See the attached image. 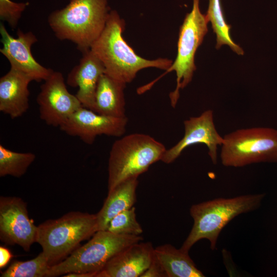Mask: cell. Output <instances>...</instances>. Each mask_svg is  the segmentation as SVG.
<instances>
[{"label":"cell","instance_id":"obj_21","mask_svg":"<svg viewBox=\"0 0 277 277\" xmlns=\"http://www.w3.org/2000/svg\"><path fill=\"white\" fill-rule=\"evenodd\" d=\"M36 155L32 152H18L0 144V176L7 175L20 177L27 172L35 161Z\"/></svg>","mask_w":277,"mask_h":277},{"label":"cell","instance_id":"obj_5","mask_svg":"<svg viewBox=\"0 0 277 277\" xmlns=\"http://www.w3.org/2000/svg\"><path fill=\"white\" fill-rule=\"evenodd\" d=\"M166 150L162 143L145 134H129L115 141L108 159V191L147 171L161 160Z\"/></svg>","mask_w":277,"mask_h":277},{"label":"cell","instance_id":"obj_11","mask_svg":"<svg viewBox=\"0 0 277 277\" xmlns=\"http://www.w3.org/2000/svg\"><path fill=\"white\" fill-rule=\"evenodd\" d=\"M0 34L2 44L0 52L8 60L10 68L24 73L37 82L44 81L50 75L53 70L43 66L33 56L31 47L37 38L32 32H24L18 29L15 38L1 23Z\"/></svg>","mask_w":277,"mask_h":277},{"label":"cell","instance_id":"obj_24","mask_svg":"<svg viewBox=\"0 0 277 277\" xmlns=\"http://www.w3.org/2000/svg\"><path fill=\"white\" fill-rule=\"evenodd\" d=\"M29 2L17 3L11 0H0V19L15 29Z\"/></svg>","mask_w":277,"mask_h":277},{"label":"cell","instance_id":"obj_17","mask_svg":"<svg viewBox=\"0 0 277 277\" xmlns=\"http://www.w3.org/2000/svg\"><path fill=\"white\" fill-rule=\"evenodd\" d=\"M137 179L138 177L128 179L108 191L102 207L96 214L98 231L106 230L112 218L133 206L136 202Z\"/></svg>","mask_w":277,"mask_h":277},{"label":"cell","instance_id":"obj_25","mask_svg":"<svg viewBox=\"0 0 277 277\" xmlns=\"http://www.w3.org/2000/svg\"><path fill=\"white\" fill-rule=\"evenodd\" d=\"M141 277H167L154 252L149 266Z\"/></svg>","mask_w":277,"mask_h":277},{"label":"cell","instance_id":"obj_4","mask_svg":"<svg viewBox=\"0 0 277 277\" xmlns=\"http://www.w3.org/2000/svg\"><path fill=\"white\" fill-rule=\"evenodd\" d=\"M98 231L96 214L71 211L37 226L36 242L51 266L66 259Z\"/></svg>","mask_w":277,"mask_h":277},{"label":"cell","instance_id":"obj_16","mask_svg":"<svg viewBox=\"0 0 277 277\" xmlns=\"http://www.w3.org/2000/svg\"><path fill=\"white\" fill-rule=\"evenodd\" d=\"M33 80L19 71L10 68L0 78V111L15 119L29 107V85Z\"/></svg>","mask_w":277,"mask_h":277},{"label":"cell","instance_id":"obj_18","mask_svg":"<svg viewBox=\"0 0 277 277\" xmlns=\"http://www.w3.org/2000/svg\"><path fill=\"white\" fill-rule=\"evenodd\" d=\"M126 84L105 73L98 81L93 111L116 117H126L124 89Z\"/></svg>","mask_w":277,"mask_h":277},{"label":"cell","instance_id":"obj_3","mask_svg":"<svg viewBox=\"0 0 277 277\" xmlns=\"http://www.w3.org/2000/svg\"><path fill=\"white\" fill-rule=\"evenodd\" d=\"M264 196L261 193L220 197L192 205L190 214L193 224L181 248L189 252L197 242L207 239L214 250L223 229L239 215L257 209Z\"/></svg>","mask_w":277,"mask_h":277},{"label":"cell","instance_id":"obj_23","mask_svg":"<svg viewBox=\"0 0 277 277\" xmlns=\"http://www.w3.org/2000/svg\"><path fill=\"white\" fill-rule=\"evenodd\" d=\"M106 230L116 234L140 235L143 230L136 220L135 207L116 215L110 221Z\"/></svg>","mask_w":277,"mask_h":277},{"label":"cell","instance_id":"obj_14","mask_svg":"<svg viewBox=\"0 0 277 277\" xmlns=\"http://www.w3.org/2000/svg\"><path fill=\"white\" fill-rule=\"evenodd\" d=\"M154 249L150 242L132 244L115 254L96 277H141L151 262Z\"/></svg>","mask_w":277,"mask_h":277},{"label":"cell","instance_id":"obj_8","mask_svg":"<svg viewBox=\"0 0 277 277\" xmlns=\"http://www.w3.org/2000/svg\"><path fill=\"white\" fill-rule=\"evenodd\" d=\"M220 159L226 167H241L261 162H277V130L252 127L223 136Z\"/></svg>","mask_w":277,"mask_h":277},{"label":"cell","instance_id":"obj_1","mask_svg":"<svg viewBox=\"0 0 277 277\" xmlns=\"http://www.w3.org/2000/svg\"><path fill=\"white\" fill-rule=\"evenodd\" d=\"M125 22L117 11L111 10L106 26L90 50L103 64L105 73L127 84L137 72L153 67L167 70L173 61L166 58L150 60L137 54L123 37Z\"/></svg>","mask_w":277,"mask_h":277},{"label":"cell","instance_id":"obj_26","mask_svg":"<svg viewBox=\"0 0 277 277\" xmlns=\"http://www.w3.org/2000/svg\"><path fill=\"white\" fill-rule=\"evenodd\" d=\"M12 254L10 251L6 247H0V268L5 267L9 262Z\"/></svg>","mask_w":277,"mask_h":277},{"label":"cell","instance_id":"obj_20","mask_svg":"<svg viewBox=\"0 0 277 277\" xmlns=\"http://www.w3.org/2000/svg\"><path fill=\"white\" fill-rule=\"evenodd\" d=\"M206 15L208 21L211 23L213 32L216 36V48L218 49L222 45H227L238 55H243L242 48L235 44L231 37V26L226 22L221 0H209Z\"/></svg>","mask_w":277,"mask_h":277},{"label":"cell","instance_id":"obj_2","mask_svg":"<svg viewBox=\"0 0 277 277\" xmlns=\"http://www.w3.org/2000/svg\"><path fill=\"white\" fill-rule=\"evenodd\" d=\"M110 11L109 0H70L53 11L48 22L58 39L72 42L83 53L102 33Z\"/></svg>","mask_w":277,"mask_h":277},{"label":"cell","instance_id":"obj_19","mask_svg":"<svg viewBox=\"0 0 277 277\" xmlns=\"http://www.w3.org/2000/svg\"><path fill=\"white\" fill-rule=\"evenodd\" d=\"M154 252L167 277H204L188 251L166 244L155 247Z\"/></svg>","mask_w":277,"mask_h":277},{"label":"cell","instance_id":"obj_12","mask_svg":"<svg viewBox=\"0 0 277 277\" xmlns=\"http://www.w3.org/2000/svg\"><path fill=\"white\" fill-rule=\"evenodd\" d=\"M127 117H116L97 113L84 107L75 112L60 128L68 135L92 144L97 136L120 137L126 131Z\"/></svg>","mask_w":277,"mask_h":277},{"label":"cell","instance_id":"obj_7","mask_svg":"<svg viewBox=\"0 0 277 277\" xmlns=\"http://www.w3.org/2000/svg\"><path fill=\"white\" fill-rule=\"evenodd\" d=\"M200 0H192V8L186 14L180 28L177 42V52L175 61L165 73L147 85L137 89L138 93L147 90L163 76L175 71L176 75V86L169 94L171 105L175 107L180 97V90L184 89L192 81L196 67L194 56L199 47L202 44L208 32L209 22L206 15L202 13L200 9Z\"/></svg>","mask_w":277,"mask_h":277},{"label":"cell","instance_id":"obj_6","mask_svg":"<svg viewBox=\"0 0 277 277\" xmlns=\"http://www.w3.org/2000/svg\"><path fill=\"white\" fill-rule=\"evenodd\" d=\"M142 240L141 235L97 231L87 243L78 247L61 262L51 266L46 277L70 273H87L90 277H96L97 272L115 254L129 245Z\"/></svg>","mask_w":277,"mask_h":277},{"label":"cell","instance_id":"obj_15","mask_svg":"<svg viewBox=\"0 0 277 277\" xmlns=\"http://www.w3.org/2000/svg\"><path fill=\"white\" fill-rule=\"evenodd\" d=\"M82 54L78 64L68 74L66 83L71 87L78 88L75 95L82 105L93 111L97 84L105 69L102 62L90 49Z\"/></svg>","mask_w":277,"mask_h":277},{"label":"cell","instance_id":"obj_22","mask_svg":"<svg viewBox=\"0 0 277 277\" xmlns=\"http://www.w3.org/2000/svg\"><path fill=\"white\" fill-rule=\"evenodd\" d=\"M51 265L42 251L26 261H15L3 272L1 277H46Z\"/></svg>","mask_w":277,"mask_h":277},{"label":"cell","instance_id":"obj_10","mask_svg":"<svg viewBox=\"0 0 277 277\" xmlns=\"http://www.w3.org/2000/svg\"><path fill=\"white\" fill-rule=\"evenodd\" d=\"M37 226L29 217L26 203L17 196L0 197V240L29 251L36 242Z\"/></svg>","mask_w":277,"mask_h":277},{"label":"cell","instance_id":"obj_9","mask_svg":"<svg viewBox=\"0 0 277 277\" xmlns=\"http://www.w3.org/2000/svg\"><path fill=\"white\" fill-rule=\"evenodd\" d=\"M36 102L40 118L48 126L59 128L83 107L68 90L62 73L53 71L41 86Z\"/></svg>","mask_w":277,"mask_h":277},{"label":"cell","instance_id":"obj_13","mask_svg":"<svg viewBox=\"0 0 277 277\" xmlns=\"http://www.w3.org/2000/svg\"><path fill=\"white\" fill-rule=\"evenodd\" d=\"M185 133L183 138L165 152L161 161L166 164L174 162L187 147L196 144H205L213 164L217 161V149L224 138L217 131L214 123L213 112L207 110L198 116L184 122Z\"/></svg>","mask_w":277,"mask_h":277}]
</instances>
